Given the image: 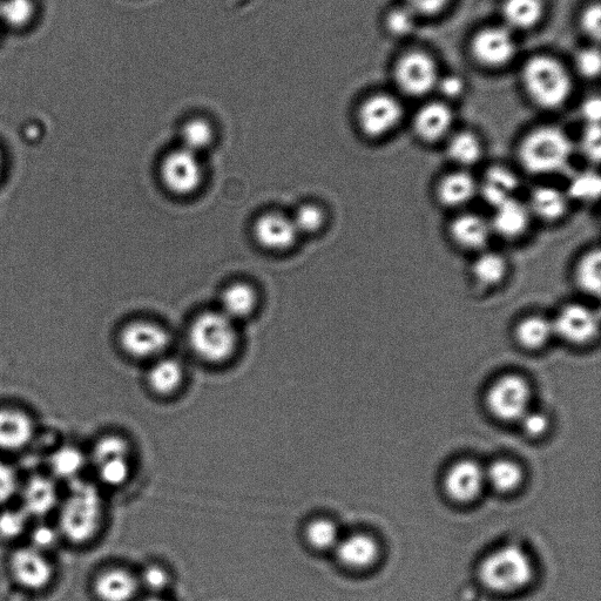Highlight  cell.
Instances as JSON below:
<instances>
[{
  "label": "cell",
  "mask_w": 601,
  "mask_h": 601,
  "mask_svg": "<svg viewBox=\"0 0 601 601\" xmlns=\"http://www.w3.org/2000/svg\"><path fill=\"white\" fill-rule=\"evenodd\" d=\"M485 470L470 459L458 462L444 477V489L457 502L474 501L485 485Z\"/></svg>",
  "instance_id": "cell-15"
},
{
  "label": "cell",
  "mask_w": 601,
  "mask_h": 601,
  "mask_svg": "<svg viewBox=\"0 0 601 601\" xmlns=\"http://www.w3.org/2000/svg\"><path fill=\"white\" fill-rule=\"evenodd\" d=\"M125 353L138 360H157L170 347L171 337L164 327L151 321H134L120 335Z\"/></svg>",
  "instance_id": "cell-9"
},
{
  "label": "cell",
  "mask_w": 601,
  "mask_h": 601,
  "mask_svg": "<svg viewBox=\"0 0 601 601\" xmlns=\"http://www.w3.org/2000/svg\"><path fill=\"white\" fill-rule=\"evenodd\" d=\"M20 499L26 515L44 518L59 508L60 497L56 479L49 476L37 475L20 485Z\"/></svg>",
  "instance_id": "cell-14"
},
{
  "label": "cell",
  "mask_w": 601,
  "mask_h": 601,
  "mask_svg": "<svg viewBox=\"0 0 601 601\" xmlns=\"http://www.w3.org/2000/svg\"><path fill=\"white\" fill-rule=\"evenodd\" d=\"M185 381V369L172 357H159L154 360L147 373L148 387L159 396H171Z\"/></svg>",
  "instance_id": "cell-25"
},
{
  "label": "cell",
  "mask_w": 601,
  "mask_h": 601,
  "mask_svg": "<svg viewBox=\"0 0 601 601\" xmlns=\"http://www.w3.org/2000/svg\"><path fill=\"white\" fill-rule=\"evenodd\" d=\"M523 470L515 462L508 459H499L485 470V481L498 492H511L516 490L523 481Z\"/></svg>",
  "instance_id": "cell-35"
},
{
  "label": "cell",
  "mask_w": 601,
  "mask_h": 601,
  "mask_svg": "<svg viewBox=\"0 0 601 601\" xmlns=\"http://www.w3.org/2000/svg\"><path fill=\"white\" fill-rule=\"evenodd\" d=\"M0 167H2V159H0Z\"/></svg>",
  "instance_id": "cell-54"
},
{
  "label": "cell",
  "mask_w": 601,
  "mask_h": 601,
  "mask_svg": "<svg viewBox=\"0 0 601 601\" xmlns=\"http://www.w3.org/2000/svg\"><path fill=\"white\" fill-rule=\"evenodd\" d=\"M35 436V423L25 411L0 408V450L16 452L27 447Z\"/></svg>",
  "instance_id": "cell-18"
},
{
  "label": "cell",
  "mask_w": 601,
  "mask_h": 601,
  "mask_svg": "<svg viewBox=\"0 0 601 601\" xmlns=\"http://www.w3.org/2000/svg\"><path fill=\"white\" fill-rule=\"evenodd\" d=\"M573 154L572 141L558 127H540L526 135L519 146V160L525 171L535 175L562 172Z\"/></svg>",
  "instance_id": "cell-2"
},
{
  "label": "cell",
  "mask_w": 601,
  "mask_h": 601,
  "mask_svg": "<svg viewBox=\"0 0 601 601\" xmlns=\"http://www.w3.org/2000/svg\"><path fill=\"white\" fill-rule=\"evenodd\" d=\"M20 481L15 468L10 464L0 462V505L9 503L19 494Z\"/></svg>",
  "instance_id": "cell-44"
},
{
  "label": "cell",
  "mask_w": 601,
  "mask_h": 601,
  "mask_svg": "<svg viewBox=\"0 0 601 601\" xmlns=\"http://www.w3.org/2000/svg\"><path fill=\"white\" fill-rule=\"evenodd\" d=\"M29 519L22 508L0 511V538L12 540L22 536Z\"/></svg>",
  "instance_id": "cell-41"
},
{
  "label": "cell",
  "mask_w": 601,
  "mask_h": 601,
  "mask_svg": "<svg viewBox=\"0 0 601 601\" xmlns=\"http://www.w3.org/2000/svg\"><path fill=\"white\" fill-rule=\"evenodd\" d=\"M494 209V216L490 220L492 233L513 240L521 238L528 231L532 216L528 204L513 198Z\"/></svg>",
  "instance_id": "cell-21"
},
{
  "label": "cell",
  "mask_w": 601,
  "mask_h": 601,
  "mask_svg": "<svg viewBox=\"0 0 601 601\" xmlns=\"http://www.w3.org/2000/svg\"><path fill=\"white\" fill-rule=\"evenodd\" d=\"M256 241L270 251H285L292 247L299 236L292 218L280 213L260 216L254 225Z\"/></svg>",
  "instance_id": "cell-16"
},
{
  "label": "cell",
  "mask_w": 601,
  "mask_h": 601,
  "mask_svg": "<svg viewBox=\"0 0 601 601\" xmlns=\"http://www.w3.org/2000/svg\"><path fill=\"white\" fill-rule=\"evenodd\" d=\"M403 111L400 103L389 96L370 98L362 105L359 123L364 134L370 138H381L394 131L400 124Z\"/></svg>",
  "instance_id": "cell-12"
},
{
  "label": "cell",
  "mask_w": 601,
  "mask_h": 601,
  "mask_svg": "<svg viewBox=\"0 0 601 601\" xmlns=\"http://www.w3.org/2000/svg\"><path fill=\"white\" fill-rule=\"evenodd\" d=\"M451 239L467 251L483 252L491 239L492 228L489 220L475 213L456 216L450 224Z\"/></svg>",
  "instance_id": "cell-20"
},
{
  "label": "cell",
  "mask_w": 601,
  "mask_h": 601,
  "mask_svg": "<svg viewBox=\"0 0 601 601\" xmlns=\"http://www.w3.org/2000/svg\"><path fill=\"white\" fill-rule=\"evenodd\" d=\"M388 27L394 35H407L414 27V12L410 9H396L388 16Z\"/></svg>",
  "instance_id": "cell-46"
},
{
  "label": "cell",
  "mask_w": 601,
  "mask_h": 601,
  "mask_svg": "<svg viewBox=\"0 0 601 601\" xmlns=\"http://www.w3.org/2000/svg\"><path fill=\"white\" fill-rule=\"evenodd\" d=\"M188 339L194 354L212 364L228 361L238 347L234 321L221 312L199 315L189 328Z\"/></svg>",
  "instance_id": "cell-3"
},
{
  "label": "cell",
  "mask_w": 601,
  "mask_h": 601,
  "mask_svg": "<svg viewBox=\"0 0 601 601\" xmlns=\"http://www.w3.org/2000/svg\"><path fill=\"white\" fill-rule=\"evenodd\" d=\"M531 388L524 377L509 374L492 384L486 402L492 414L502 421H521L528 413Z\"/></svg>",
  "instance_id": "cell-7"
},
{
  "label": "cell",
  "mask_w": 601,
  "mask_h": 601,
  "mask_svg": "<svg viewBox=\"0 0 601 601\" xmlns=\"http://www.w3.org/2000/svg\"><path fill=\"white\" fill-rule=\"evenodd\" d=\"M140 601H168V600L161 598V596H150V597L140 600Z\"/></svg>",
  "instance_id": "cell-53"
},
{
  "label": "cell",
  "mask_w": 601,
  "mask_h": 601,
  "mask_svg": "<svg viewBox=\"0 0 601 601\" xmlns=\"http://www.w3.org/2000/svg\"><path fill=\"white\" fill-rule=\"evenodd\" d=\"M535 566L532 559L517 545L504 546L486 557L479 567V578L489 590L510 593L529 585Z\"/></svg>",
  "instance_id": "cell-4"
},
{
  "label": "cell",
  "mask_w": 601,
  "mask_h": 601,
  "mask_svg": "<svg viewBox=\"0 0 601 601\" xmlns=\"http://www.w3.org/2000/svg\"><path fill=\"white\" fill-rule=\"evenodd\" d=\"M477 194L478 182L465 171L449 173L437 185L438 200L442 205L450 208L468 205Z\"/></svg>",
  "instance_id": "cell-24"
},
{
  "label": "cell",
  "mask_w": 601,
  "mask_h": 601,
  "mask_svg": "<svg viewBox=\"0 0 601 601\" xmlns=\"http://www.w3.org/2000/svg\"><path fill=\"white\" fill-rule=\"evenodd\" d=\"M60 538H62V536H60L58 528H54V526L49 524L40 523L35 526L30 533V546L45 553L56 548Z\"/></svg>",
  "instance_id": "cell-43"
},
{
  "label": "cell",
  "mask_w": 601,
  "mask_h": 601,
  "mask_svg": "<svg viewBox=\"0 0 601 601\" xmlns=\"http://www.w3.org/2000/svg\"><path fill=\"white\" fill-rule=\"evenodd\" d=\"M93 589L100 601H133L141 587L138 575L123 567H112L100 573Z\"/></svg>",
  "instance_id": "cell-19"
},
{
  "label": "cell",
  "mask_w": 601,
  "mask_h": 601,
  "mask_svg": "<svg viewBox=\"0 0 601 601\" xmlns=\"http://www.w3.org/2000/svg\"><path fill=\"white\" fill-rule=\"evenodd\" d=\"M448 155L458 166H475L483 155L481 140L471 132L457 133L448 144Z\"/></svg>",
  "instance_id": "cell-33"
},
{
  "label": "cell",
  "mask_w": 601,
  "mask_h": 601,
  "mask_svg": "<svg viewBox=\"0 0 601 601\" xmlns=\"http://www.w3.org/2000/svg\"><path fill=\"white\" fill-rule=\"evenodd\" d=\"M506 22L517 29H529L543 15L542 0H506L503 9Z\"/></svg>",
  "instance_id": "cell-36"
},
{
  "label": "cell",
  "mask_w": 601,
  "mask_h": 601,
  "mask_svg": "<svg viewBox=\"0 0 601 601\" xmlns=\"http://www.w3.org/2000/svg\"><path fill=\"white\" fill-rule=\"evenodd\" d=\"M307 544L316 551L335 550L339 544L341 533L339 526L326 517L312 519L303 531Z\"/></svg>",
  "instance_id": "cell-32"
},
{
  "label": "cell",
  "mask_w": 601,
  "mask_h": 601,
  "mask_svg": "<svg viewBox=\"0 0 601 601\" xmlns=\"http://www.w3.org/2000/svg\"><path fill=\"white\" fill-rule=\"evenodd\" d=\"M577 65L580 73L585 77H597L600 72L601 59L598 50H586L577 57Z\"/></svg>",
  "instance_id": "cell-48"
},
{
  "label": "cell",
  "mask_w": 601,
  "mask_h": 601,
  "mask_svg": "<svg viewBox=\"0 0 601 601\" xmlns=\"http://www.w3.org/2000/svg\"><path fill=\"white\" fill-rule=\"evenodd\" d=\"M89 464V456L74 445H63L54 450L49 458V467L53 479L76 482Z\"/></svg>",
  "instance_id": "cell-28"
},
{
  "label": "cell",
  "mask_w": 601,
  "mask_h": 601,
  "mask_svg": "<svg viewBox=\"0 0 601 601\" xmlns=\"http://www.w3.org/2000/svg\"><path fill=\"white\" fill-rule=\"evenodd\" d=\"M582 150L585 158L597 165L601 155V133L599 125H587L582 138Z\"/></svg>",
  "instance_id": "cell-45"
},
{
  "label": "cell",
  "mask_w": 601,
  "mask_h": 601,
  "mask_svg": "<svg viewBox=\"0 0 601 601\" xmlns=\"http://www.w3.org/2000/svg\"><path fill=\"white\" fill-rule=\"evenodd\" d=\"M33 15L31 0H2L0 2V17L11 26H23Z\"/></svg>",
  "instance_id": "cell-42"
},
{
  "label": "cell",
  "mask_w": 601,
  "mask_h": 601,
  "mask_svg": "<svg viewBox=\"0 0 601 601\" xmlns=\"http://www.w3.org/2000/svg\"><path fill=\"white\" fill-rule=\"evenodd\" d=\"M555 336L573 346H585L596 340L600 332V319L596 310L583 303H570L559 310L552 319Z\"/></svg>",
  "instance_id": "cell-8"
},
{
  "label": "cell",
  "mask_w": 601,
  "mask_h": 601,
  "mask_svg": "<svg viewBox=\"0 0 601 601\" xmlns=\"http://www.w3.org/2000/svg\"><path fill=\"white\" fill-rule=\"evenodd\" d=\"M60 536L77 545L91 542L104 523L105 503L96 484L73 482L64 501L59 504Z\"/></svg>",
  "instance_id": "cell-1"
},
{
  "label": "cell",
  "mask_w": 601,
  "mask_h": 601,
  "mask_svg": "<svg viewBox=\"0 0 601 601\" xmlns=\"http://www.w3.org/2000/svg\"><path fill=\"white\" fill-rule=\"evenodd\" d=\"M555 329L551 319L542 315H530L519 321L515 329L516 341L522 348L535 351L548 346Z\"/></svg>",
  "instance_id": "cell-29"
},
{
  "label": "cell",
  "mask_w": 601,
  "mask_h": 601,
  "mask_svg": "<svg viewBox=\"0 0 601 601\" xmlns=\"http://www.w3.org/2000/svg\"><path fill=\"white\" fill-rule=\"evenodd\" d=\"M334 551L342 565L354 570L366 569L373 565L378 556L375 539L366 533H353L341 537Z\"/></svg>",
  "instance_id": "cell-23"
},
{
  "label": "cell",
  "mask_w": 601,
  "mask_h": 601,
  "mask_svg": "<svg viewBox=\"0 0 601 601\" xmlns=\"http://www.w3.org/2000/svg\"><path fill=\"white\" fill-rule=\"evenodd\" d=\"M292 220L297 233L313 234L320 231L326 215L319 206L307 204L297 208Z\"/></svg>",
  "instance_id": "cell-40"
},
{
  "label": "cell",
  "mask_w": 601,
  "mask_h": 601,
  "mask_svg": "<svg viewBox=\"0 0 601 601\" xmlns=\"http://www.w3.org/2000/svg\"><path fill=\"white\" fill-rule=\"evenodd\" d=\"M601 181L594 171L579 172L571 178L566 194L570 200L593 202L599 199Z\"/></svg>",
  "instance_id": "cell-38"
},
{
  "label": "cell",
  "mask_w": 601,
  "mask_h": 601,
  "mask_svg": "<svg viewBox=\"0 0 601 601\" xmlns=\"http://www.w3.org/2000/svg\"><path fill=\"white\" fill-rule=\"evenodd\" d=\"M407 2L409 9L414 13L430 16L443 10L449 0H407Z\"/></svg>",
  "instance_id": "cell-50"
},
{
  "label": "cell",
  "mask_w": 601,
  "mask_h": 601,
  "mask_svg": "<svg viewBox=\"0 0 601 601\" xmlns=\"http://www.w3.org/2000/svg\"><path fill=\"white\" fill-rule=\"evenodd\" d=\"M463 81L456 76L445 77L440 84V90L448 97H457L463 91Z\"/></svg>",
  "instance_id": "cell-52"
},
{
  "label": "cell",
  "mask_w": 601,
  "mask_h": 601,
  "mask_svg": "<svg viewBox=\"0 0 601 601\" xmlns=\"http://www.w3.org/2000/svg\"><path fill=\"white\" fill-rule=\"evenodd\" d=\"M569 204L570 199L562 189L539 186L533 189L528 206L531 214L544 221L553 222L564 218Z\"/></svg>",
  "instance_id": "cell-27"
},
{
  "label": "cell",
  "mask_w": 601,
  "mask_h": 601,
  "mask_svg": "<svg viewBox=\"0 0 601 601\" xmlns=\"http://www.w3.org/2000/svg\"><path fill=\"white\" fill-rule=\"evenodd\" d=\"M396 80L401 89L410 96L427 94L437 84V69L427 54L415 52L402 58L396 69Z\"/></svg>",
  "instance_id": "cell-13"
},
{
  "label": "cell",
  "mask_w": 601,
  "mask_h": 601,
  "mask_svg": "<svg viewBox=\"0 0 601 601\" xmlns=\"http://www.w3.org/2000/svg\"><path fill=\"white\" fill-rule=\"evenodd\" d=\"M519 188L517 174L510 168L497 165L485 172L482 181L478 184V194L492 208L504 204L516 197Z\"/></svg>",
  "instance_id": "cell-22"
},
{
  "label": "cell",
  "mask_w": 601,
  "mask_h": 601,
  "mask_svg": "<svg viewBox=\"0 0 601 601\" xmlns=\"http://www.w3.org/2000/svg\"><path fill=\"white\" fill-rule=\"evenodd\" d=\"M577 286L585 294L599 296L601 290V255L599 249L585 253L575 269Z\"/></svg>",
  "instance_id": "cell-34"
},
{
  "label": "cell",
  "mask_w": 601,
  "mask_h": 601,
  "mask_svg": "<svg viewBox=\"0 0 601 601\" xmlns=\"http://www.w3.org/2000/svg\"><path fill=\"white\" fill-rule=\"evenodd\" d=\"M138 578L141 589L150 592L151 596H161L172 582L170 571L158 563L146 565Z\"/></svg>",
  "instance_id": "cell-39"
},
{
  "label": "cell",
  "mask_w": 601,
  "mask_h": 601,
  "mask_svg": "<svg viewBox=\"0 0 601 601\" xmlns=\"http://www.w3.org/2000/svg\"><path fill=\"white\" fill-rule=\"evenodd\" d=\"M202 166L198 154L185 148L167 155L161 164V179L171 192L187 195L195 192L202 181Z\"/></svg>",
  "instance_id": "cell-10"
},
{
  "label": "cell",
  "mask_w": 601,
  "mask_h": 601,
  "mask_svg": "<svg viewBox=\"0 0 601 601\" xmlns=\"http://www.w3.org/2000/svg\"><path fill=\"white\" fill-rule=\"evenodd\" d=\"M523 80L533 101L545 108L563 105L572 89L564 67L549 57L531 59L524 67Z\"/></svg>",
  "instance_id": "cell-5"
},
{
  "label": "cell",
  "mask_w": 601,
  "mask_h": 601,
  "mask_svg": "<svg viewBox=\"0 0 601 601\" xmlns=\"http://www.w3.org/2000/svg\"><path fill=\"white\" fill-rule=\"evenodd\" d=\"M214 132L205 119H192L182 127V148L189 152L199 154L212 144Z\"/></svg>",
  "instance_id": "cell-37"
},
{
  "label": "cell",
  "mask_w": 601,
  "mask_h": 601,
  "mask_svg": "<svg viewBox=\"0 0 601 601\" xmlns=\"http://www.w3.org/2000/svg\"><path fill=\"white\" fill-rule=\"evenodd\" d=\"M472 51L479 62L489 66H501L511 60L516 45L508 30L492 27L478 33L472 44Z\"/></svg>",
  "instance_id": "cell-17"
},
{
  "label": "cell",
  "mask_w": 601,
  "mask_h": 601,
  "mask_svg": "<svg viewBox=\"0 0 601 601\" xmlns=\"http://www.w3.org/2000/svg\"><path fill=\"white\" fill-rule=\"evenodd\" d=\"M10 569L16 582L27 590L46 589L53 580L54 570L45 553L32 546L17 550L10 559Z\"/></svg>",
  "instance_id": "cell-11"
},
{
  "label": "cell",
  "mask_w": 601,
  "mask_h": 601,
  "mask_svg": "<svg viewBox=\"0 0 601 601\" xmlns=\"http://www.w3.org/2000/svg\"><path fill=\"white\" fill-rule=\"evenodd\" d=\"M587 125H599L601 117V101L599 98L586 100L582 110Z\"/></svg>",
  "instance_id": "cell-51"
},
{
  "label": "cell",
  "mask_w": 601,
  "mask_h": 601,
  "mask_svg": "<svg viewBox=\"0 0 601 601\" xmlns=\"http://www.w3.org/2000/svg\"><path fill=\"white\" fill-rule=\"evenodd\" d=\"M256 305L254 289L247 283L236 282L221 294V313L232 321L245 319L253 313Z\"/></svg>",
  "instance_id": "cell-30"
},
{
  "label": "cell",
  "mask_w": 601,
  "mask_h": 601,
  "mask_svg": "<svg viewBox=\"0 0 601 601\" xmlns=\"http://www.w3.org/2000/svg\"><path fill=\"white\" fill-rule=\"evenodd\" d=\"M601 15L599 5L592 6L583 17L584 31L593 40H599L601 32Z\"/></svg>",
  "instance_id": "cell-49"
},
{
  "label": "cell",
  "mask_w": 601,
  "mask_h": 601,
  "mask_svg": "<svg viewBox=\"0 0 601 601\" xmlns=\"http://www.w3.org/2000/svg\"><path fill=\"white\" fill-rule=\"evenodd\" d=\"M509 272L508 261L502 254L482 252L472 263L471 273L478 283L486 288L496 287L506 279Z\"/></svg>",
  "instance_id": "cell-31"
},
{
  "label": "cell",
  "mask_w": 601,
  "mask_h": 601,
  "mask_svg": "<svg viewBox=\"0 0 601 601\" xmlns=\"http://www.w3.org/2000/svg\"><path fill=\"white\" fill-rule=\"evenodd\" d=\"M522 428L526 435L539 437L549 429V418L542 413H531L528 411L522 418Z\"/></svg>",
  "instance_id": "cell-47"
},
{
  "label": "cell",
  "mask_w": 601,
  "mask_h": 601,
  "mask_svg": "<svg viewBox=\"0 0 601 601\" xmlns=\"http://www.w3.org/2000/svg\"><path fill=\"white\" fill-rule=\"evenodd\" d=\"M452 126V112L441 103L429 104L418 112L415 130L423 141L436 143L447 135Z\"/></svg>",
  "instance_id": "cell-26"
},
{
  "label": "cell",
  "mask_w": 601,
  "mask_h": 601,
  "mask_svg": "<svg viewBox=\"0 0 601 601\" xmlns=\"http://www.w3.org/2000/svg\"><path fill=\"white\" fill-rule=\"evenodd\" d=\"M89 463L96 470L99 482L107 488H123L133 474V448L126 437L110 434L93 445Z\"/></svg>",
  "instance_id": "cell-6"
}]
</instances>
